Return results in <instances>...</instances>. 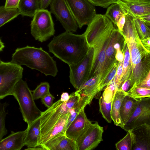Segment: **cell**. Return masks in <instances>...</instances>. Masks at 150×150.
Returning a JSON list of instances; mask_svg holds the SVG:
<instances>
[{"mask_svg": "<svg viewBox=\"0 0 150 150\" xmlns=\"http://www.w3.org/2000/svg\"><path fill=\"white\" fill-rule=\"evenodd\" d=\"M48 47L50 52L69 65L81 61L90 48L83 34H75L66 31L54 36Z\"/></svg>", "mask_w": 150, "mask_h": 150, "instance_id": "cell-1", "label": "cell"}, {"mask_svg": "<svg viewBox=\"0 0 150 150\" xmlns=\"http://www.w3.org/2000/svg\"><path fill=\"white\" fill-rule=\"evenodd\" d=\"M11 62L37 70L46 76L55 77L58 71L55 61L41 47L27 45L18 48L12 54Z\"/></svg>", "mask_w": 150, "mask_h": 150, "instance_id": "cell-2", "label": "cell"}, {"mask_svg": "<svg viewBox=\"0 0 150 150\" xmlns=\"http://www.w3.org/2000/svg\"><path fill=\"white\" fill-rule=\"evenodd\" d=\"M124 38L130 53L132 68L130 78L132 87L138 84L150 71V51L143 47L141 41Z\"/></svg>", "mask_w": 150, "mask_h": 150, "instance_id": "cell-3", "label": "cell"}, {"mask_svg": "<svg viewBox=\"0 0 150 150\" xmlns=\"http://www.w3.org/2000/svg\"><path fill=\"white\" fill-rule=\"evenodd\" d=\"M11 95L17 101L23 120L28 124L40 117L42 112L36 105L32 91L26 81L22 79L19 80L16 85Z\"/></svg>", "mask_w": 150, "mask_h": 150, "instance_id": "cell-4", "label": "cell"}, {"mask_svg": "<svg viewBox=\"0 0 150 150\" xmlns=\"http://www.w3.org/2000/svg\"><path fill=\"white\" fill-rule=\"evenodd\" d=\"M33 18L31 33L35 40L42 42L54 35V25L50 11L46 9H39Z\"/></svg>", "mask_w": 150, "mask_h": 150, "instance_id": "cell-5", "label": "cell"}, {"mask_svg": "<svg viewBox=\"0 0 150 150\" xmlns=\"http://www.w3.org/2000/svg\"><path fill=\"white\" fill-rule=\"evenodd\" d=\"M21 66L9 62L0 63V99L11 95L17 82L23 77Z\"/></svg>", "mask_w": 150, "mask_h": 150, "instance_id": "cell-6", "label": "cell"}, {"mask_svg": "<svg viewBox=\"0 0 150 150\" xmlns=\"http://www.w3.org/2000/svg\"><path fill=\"white\" fill-rule=\"evenodd\" d=\"M93 52V48L90 47L81 61L76 64L69 65L70 81L76 90L90 78Z\"/></svg>", "mask_w": 150, "mask_h": 150, "instance_id": "cell-7", "label": "cell"}, {"mask_svg": "<svg viewBox=\"0 0 150 150\" xmlns=\"http://www.w3.org/2000/svg\"><path fill=\"white\" fill-rule=\"evenodd\" d=\"M80 29L88 25L96 15L95 6L88 0H65Z\"/></svg>", "mask_w": 150, "mask_h": 150, "instance_id": "cell-8", "label": "cell"}, {"mask_svg": "<svg viewBox=\"0 0 150 150\" xmlns=\"http://www.w3.org/2000/svg\"><path fill=\"white\" fill-rule=\"evenodd\" d=\"M65 103L59 99L50 108L42 112L40 116V137L39 140L52 128L62 116L69 112V110L66 107Z\"/></svg>", "mask_w": 150, "mask_h": 150, "instance_id": "cell-9", "label": "cell"}, {"mask_svg": "<svg viewBox=\"0 0 150 150\" xmlns=\"http://www.w3.org/2000/svg\"><path fill=\"white\" fill-rule=\"evenodd\" d=\"M112 27L106 31L97 41L93 47V56L90 78L102 73L105 58V51L111 40Z\"/></svg>", "mask_w": 150, "mask_h": 150, "instance_id": "cell-10", "label": "cell"}, {"mask_svg": "<svg viewBox=\"0 0 150 150\" xmlns=\"http://www.w3.org/2000/svg\"><path fill=\"white\" fill-rule=\"evenodd\" d=\"M50 5L51 13L66 31L72 33L76 32L78 25L65 0H52Z\"/></svg>", "mask_w": 150, "mask_h": 150, "instance_id": "cell-11", "label": "cell"}, {"mask_svg": "<svg viewBox=\"0 0 150 150\" xmlns=\"http://www.w3.org/2000/svg\"><path fill=\"white\" fill-rule=\"evenodd\" d=\"M83 33L90 47H93L102 35L108 29L114 26L112 22L104 15L96 14L87 25Z\"/></svg>", "mask_w": 150, "mask_h": 150, "instance_id": "cell-12", "label": "cell"}, {"mask_svg": "<svg viewBox=\"0 0 150 150\" xmlns=\"http://www.w3.org/2000/svg\"><path fill=\"white\" fill-rule=\"evenodd\" d=\"M103 128L97 122L92 123L76 140L77 150H91L96 147L103 141Z\"/></svg>", "mask_w": 150, "mask_h": 150, "instance_id": "cell-13", "label": "cell"}, {"mask_svg": "<svg viewBox=\"0 0 150 150\" xmlns=\"http://www.w3.org/2000/svg\"><path fill=\"white\" fill-rule=\"evenodd\" d=\"M145 124L150 125V97L140 99L137 107L122 129L128 131Z\"/></svg>", "mask_w": 150, "mask_h": 150, "instance_id": "cell-14", "label": "cell"}, {"mask_svg": "<svg viewBox=\"0 0 150 150\" xmlns=\"http://www.w3.org/2000/svg\"><path fill=\"white\" fill-rule=\"evenodd\" d=\"M101 76V74H99L90 78L76 91L79 95V102L82 108L87 105H89L93 98L99 93L98 87Z\"/></svg>", "mask_w": 150, "mask_h": 150, "instance_id": "cell-15", "label": "cell"}, {"mask_svg": "<svg viewBox=\"0 0 150 150\" xmlns=\"http://www.w3.org/2000/svg\"><path fill=\"white\" fill-rule=\"evenodd\" d=\"M129 131L132 137V150H150V125L143 124Z\"/></svg>", "mask_w": 150, "mask_h": 150, "instance_id": "cell-16", "label": "cell"}, {"mask_svg": "<svg viewBox=\"0 0 150 150\" xmlns=\"http://www.w3.org/2000/svg\"><path fill=\"white\" fill-rule=\"evenodd\" d=\"M116 3L134 18L150 14V0H117Z\"/></svg>", "mask_w": 150, "mask_h": 150, "instance_id": "cell-17", "label": "cell"}, {"mask_svg": "<svg viewBox=\"0 0 150 150\" xmlns=\"http://www.w3.org/2000/svg\"><path fill=\"white\" fill-rule=\"evenodd\" d=\"M84 109L83 108L81 110L66 131L65 135L75 141L92 123V122L87 118Z\"/></svg>", "mask_w": 150, "mask_h": 150, "instance_id": "cell-18", "label": "cell"}, {"mask_svg": "<svg viewBox=\"0 0 150 150\" xmlns=\"http://www.w3.org/2000/svg\"><path fill=\"white\" fill-rule=\"evenodd\" d=\"M122 35L117 28L113 30L111 38L107 47L103 69L101 74L100 80L105 76L114 63L117 61L115 58L116 50L114 47L115 44L118 41Z\"/></svg>", "mask_w": 150, "mask_h": 150, "instance_id": "cell-19", "label": "cell"}, {"mask_svg": "<svg viewBox=\"0 0 150 150\" xmlns=\"http://www.w3.org/2000/svg\"><path fill=\"white\" fill-rule=\"evenodd\" d=\"M46 150H77L75 141L65 135H60L41 146Z\"/></svg>", "mask_w": 150, "mask_h": 150, "instance_id": "cell-20", "label": "cell"}, {"mask_svg": "<svg viewBox=\"0 0 150 150\" xmlns=\"http://www.w3.org/2000/svg\"><path fill=\"white\" fill-rule=\"evenodd\" d=\"M26 129L11 134L0 141V150H20L24 146Z\"/></svg>", "mask_w": 150, "mask_h": 150, "instance_id": "cell-21", "label": "cell"}, {"mask_svg": "<svg viewBox=\"0 0 150 150\" xmlns=\"http://www.w3.org/2000/svg\"><path fill=\"white\" fill-rule=\"evenodd\" d=\"M40 117L28 124L24 145L28 148L39 146L38 142L40 137Z\"/></svg>", "mask_w": 150, "mask_h": 150, "instance_id": "cell-22", "label": "cell"}, {"mask_svg": "<svg viewBox=\"0 0 150 150\" xmlns=\"http://www.w3.org/2000/svg\"><path fill=\"white\" fill-rule=\"evenodd\" d=\"M140 99L134 98L127 94L124 97L120 111V118L124 126L137 107Z\"/></svg>", "mask_w": 150, "mask_h": 150, "instance_id": "cell-23", "label": "cell"}, {"mask_svg": "<svg viewBox=\"0 0 150 150\" xmlns=\"http://www.w3.org/2000/svg\"><path fill=\"white\" fill-rule=\"evenodd\" d=\"M127 93L120 89H116L114 93L111 108V117L115 125L123 128L120 118V111L122 100Z\"/></svg>", "mask_w": 150, "mask_h": 150, "instance_id": "cell-24", "label": "cell"}, {"mask_svg": "<svg viewBox=\"0 0 150 150\" xmlns=\"http://www.w3.org/2000/svg\"><path fill=\"white\" fill-rule=\"evenodd\" d=\"M69 112L62 116L55 125L39 141L38 146H41L48 140L60 135H65L66 125Z\"/></svg>", "mask_w": 150, "mask_h": 150, "instance_id": "cell-25", "label": "cell"}, {"mask_svg": "<svg viewBox=\"0 0 150 150\" xmlns=\"http://www.w3.org/2000/svg\"><path fill=\"white\" fill-rule=\"evenodd\" d=\"M113 96L110 93L103 92L99 99L100 111L103 117L109 123L112 120L111 111Z\"/></svg>", "mask_w": 150, "mask_h": 150, "instance_id": "cell-26", "label": "cell"}, {"mask_svg": "<svg viewBox=\"0 0 150 150\" xmlns=\"http://www.w3.org/2000/svg\"><path fill=\"white\" fill-rule=\"evenodd\" d=\"M18 9L22 16L33 18L40 9V0H20Z\"/></svg>", "mask_w": 150, "mask_h": 150, "instance_id": "cell-27", "label": "cell"}, {"mask_svg": "<svg viewBox=\"0 0 150 150\" xmlns=\"http://www.w3.org/2000/svg\"><path fill=\"white\" fill-rule=\"evenodd\" d=\"M125 22L121 33L124 38H132L137 42L141 41L136 28L134 18L131 15L125 14Z\"/></svg>", "mask_w": 150, "mask_h": 150, "instance_id": "cell-28", "label": "cell"}, {"mask_svg": "<svg viewBox=\"0 0 150 150\" xmlns=\"http://www.w3.org/2000/svg\"><path fill=\"white\" fill-rule=\"evenodd\" d=\"M122 50L124 52V57L123 61L122 78L118 89L120 88L122 84L125 80L130 77L132 72L129 52L125 40L124 42Z\"/></svg>", "mask_w": 150, "mask_h": 150, "instance_id": "cell-29", "label": "cell"}, {"mask_svg": "<svg viewBox=\"0 0 150 150\" xmlns=\"http://www.w3.org/2000/svg\"><path fill=\"white\" fill-rule=\"evenodd\" d=\"M110 5L107 8L104 15L112 22L114 25H116L120 18L126 13L123 9L117 3H114Z\"/></svg>", "mask_w": 150, "mask_h": 150, "instance_id": "cell-30", "label": "cell"}, {"mask_svg": "<svg viewBox=\"0 0 150 150\" xmlns=\"http://www.w3.org/2000/svg\"><path fill=\"white\" fill-rule=\"evenodd\" d=\"M20 15L18 9H7L0 6V28Z\"/></svg>", "mask_w": 150, "mask_h": 150, "instance_id": "cell-31", "label": "cell"}, {"mask_svg": "<svg viewBox=\"0 0 150 150\" xmlns=\"http://www.w3.org/2000/svg\"><path fill=\"white\" fill-rule=\"evenodd\" d=\"M118 62L117 61L114 63L105 76L100 80L98 87L99 92L102 90L114 78L116 73Z\"/></svg>", "mask_w": 150, "mask_h": 150, "instance_id": "cell-32", "label": "cell"}, {"mask_svg": "<svg viewBox=\"0 0 150 150\" xmlns=\"http://www.w3.org/2000/svg\"><path fill=\"white\" fill-rule=\"evenodd\" d=\"M135 24L140 40L150 37V27L139 18H134Z\"/></svg>", "mask_w": 150, "mask_h": 150, "instance_id": "cell-33", "label": "cell"}, {"mask_svg": "<svg viewBox=\"0 0 150 150\" xmlns=\"http://www.w3.org/2000/svg\"><path fill=\"white\" fill-rule=\"evenodd\" d=\"M127 95L135 99L150 97V88L133 86L127 92Z\"/></svg>", "mask_w": 150, "mask_h": 150, "instance_id": "cell-34", "label": "cell"}, {"mask_svg": "<svg viewBox=\"0 0 150 150\" xmlns=\"http://www.w3.org/2000/svg\"><path fill=\"white\" fill-rule=\"evenodd\" d=\"M0 99V141L8 133V130L6 127L5 120L7 112L6 109L9 105L6 102L2 103Z\"/></svg>", "mask_w": 150, "mask_h": 150, "instance_id": "cell-35", "label": "cell"}, {"mask_svg": "<svg viewBox=\"0 0 150 150\" xmlns=\"http://www.w3.org/2000/svg\"><path fill=\"white\" fill-rule=\"evenodd\" d=\"M50 86L47 82H41L35 89L32 91L34 100L41 98L46 95L50 93Z\"/></svg>", "mask_w": 150, "mask_h": 150, "instance_id": "cell-36", "label": "cell"}, {"mask_svg": "<svg viewBox=\"0 0 150 150\" xmlns=\"http://www.w3.org/2000/svg\"><path fill=\"white\" fill-rule=\"evenodd\" d=\"M115 146L118 150H132L133 142L129 131H127L125 136L115 144Z\"/></svg>", "mask_w": 150, "mask_h": 150, "instance_id": "cell-37", "label": "cell"}, {"mask_svg": "<svg viewBox=\"0 0 150 150\" xmlns=\"http://www.w3.org/2000/svg\"><path fill=\"white\" fill-rule=\"evenodd\" d=\"M80 98L79 95L76 91L71 93L69 95V99L65 103L66 108L69 110L74 107L79 102Z\"/></svg>", "mask_w": 150, "mask_h": 150, "instance_id": "cell-38", "label": "cell"}, {"mask_svg": "<svg viewBox=\"0 0 150 150\" xmlns=\"http://www.w3.org/2000/svg\"><path fill=\"white\" fill-rule=\"evenodd\" d=\"M122 44L120 41L116 42L114 45V47L116 50L115 58L118 62H122L123 61L124 54V52L121 50L123 47Z\"/></svg>", "mask_w": 150, "mask_h": 150, "instance_id": "cell-39", "label": "cell"}, {"mask_svg": "<svg viewBox=\"0 0 150 150\" xmlns=\"http://www.w3.org/2000/svg\"><path fill=\"white\" fill-rule=\"evenodd\" d=\"M94 6L107 8L111 4L116 3L117 0H88Z\"/></svg>", "mask_w": 150, "mask_h": 150, "instance_id": "cell-40", "label": "cell"}, {"mask_svg": "<svg viewBox=\"0 0 150 150\" xmlns=\"http://www.w3.org/2000/svg\"><path fill=\"white\" fill-rule=\"evenodd\" d=\"M123 61L122 62H119L116 73L114 78V81L116 85L117 89L119 88L122 78Z\"/></svg>", "mask_w": 150, "mask_h": 150, "instance_id": "cell-41", "label": "cell"}, {"mask_svg": "<svg viewBox=\"0 0 150 150\" xmlns=\"http://www.w3.org/2000/svg\"><path fill=\"white\" fill-rule=\"evenodd\" d=\"M54 99L55 98L50 93L42 98L41 101L48 108L53 105V101Z\"/></svg>", "mask_w": 150, "mask_h": 150, "instance_id": "cell-42", "label": "cell"}, {"mask_svg": "<svg viewBox=\"0 0 150 150\" xmlns=\"http://www.w3.org/2000/svg\"><path fill=\"white\" fill-rule=\"evenodd\" d=\"M20 0H6L5 8L7 9H18Z\"/></svg>", "mask_w": 150, "mask_h": 150, "instance_id": "cell-43", "label": "cell"}, {"mask_svg": "<svg viewBox=\"0 0 150 150\" xmlns=\"http://www.w3.org/2000/svg\"><path fill=\"white\" fill-rule=\"evenodd\" d=\"M136 86L139 87L150 88V71L143 80Z\"/></svg>", "mask_w": 150, "mask_h": 150, "instance_id": "cell-44", "label": "cell"}, {"mask_svg": "<svg viewBox=\"0 0 150 150\" xmlns=\"http://www.w3.org/2000/svg\"><path fill=\"white\" fill-rule=\"evenodd\" d=\"M131 87V79L129 78L124 82L119 89L127 93Z\"/></svg>", "mask_w": 150, "mask_h": 150, "instance_id": "cell-45", "label": "cell"}, {"mask_svg": "<svg viewBox=\"0 0 150 150\" xmlns=\"http://www.w3.org/2000/svg\"><path fill=\"white\" fill-rule=\"evenodd\" d=\"M125 15H123L120 18L117 22L116 25L117 28L120 33L122 31L125 22Z\"/></svg>", "mask_w": 150, "mask_h": 150, "instance_id": "cell-46", "label": "cell"}, {"mask_svg": "<svg viewBox=\"0 0 150 150\" xmlns=\"http://www.w3.org/2000/svg\"><path fill=\"white\" fill-rule=\"evenodd\" d=\"M150 37L140 40L141 42L143 47L147 50H150Z\"/></svg>", "mask_w": 150, "mask_h": 150, "instance_id": "cell-47", "label": "cell"}, {"mask_svg": "<svg viewBox=\"0 0 150 150\" xmlns=\"http://www.w3.org/2000/svg\"><path fill=\"white\" fill-rule=\"evenodd\" d=\"M52 0H40V9H46Z\"/></svg>", "mask_w": 150, "mask_h": 150, "instance_id": "cell-48", "label": "cell"}, {"mask_svg": "<svg viewBox=\"0 0 150 150\" xmlns=\"http://www.w3.org/2000/svg\"><path fill=\"white\" fill-rule=\"evenodd\" d=\"M147 25L150 27V14L143 16L139 17Z\"/></svg>", "mask_w": 150, "mask_h": 150, "instance_id": "cell-49", "label": "cell"}, {"mask_svg": "<svg viewBox=\"0 0 150 150\" xmlns=\"http://www.w3.org/2000/svg\"><path fill=\"white\" fill-rule=\"evenodd\" d=\"M69 98V95L67 92L63 93L61 96L60 100L62 102H66Z\"/></svg>", "mask_w": 150, "mask_h": 150, "instance_id": "cell-50", "label": "cell"}, {"mask_svg": "<svg viewBox=\"0 0 150 150\" xmlns=\"http://www.w3.org/2000/svg\"><path fill=\"white\" fill-rule=\"evenodd\" d=\"M25 150H44L43 149L41 146H39L35 147L33 148H28L25 149Z\"/></svg>", "mask_w": 150, "mask_h": 150, "instance_id": "cell-51", "label": "cell"}, {"mask_svg": "<svg viewBox=\"0 0 150 150\" xmlns=\"http://www.w3.org/2000/svg\"><path fill=\"white\" fill-rule=\"evenodd\" d=\"M4 47L5 46L4 43L2 42L1 39H0V52L2 51Z\"/></svg>", "mask_w": 150, "mask_h": 150, "instance_id": "cell-52", "label": "cell"}, {"mask_svg": "<svg viewBox=\"0 0 150 150\" xmlns=\"http://www.w3.org/2000/svg\"><path fill=\"white\" fill-rule=\"evenodd\" d=\"M2 61H1V59H0V63H1Z\"/></svg>", "mask_w": 150, "mask_h": 150, "instance_id": "cell-53", "label": "cell"}]
</instances>
